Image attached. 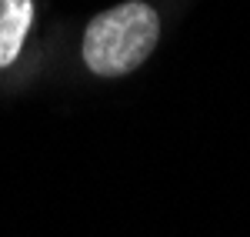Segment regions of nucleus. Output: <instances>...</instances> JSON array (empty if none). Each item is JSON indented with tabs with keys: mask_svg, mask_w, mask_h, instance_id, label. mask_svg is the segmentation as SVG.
Here are the masks:
<instances>
[{
	"mask_svg": "<svg viewBox=\"0 0 250 237\" xmlns=\"http://www.w3.org/2000/svg\"><path fill=\"white\" fill-rule=\"evenodd\" d=\"M160 37V17L147 3H120L90 20L83 34V64L100 77H120L150 57Z\"/></svg>",
	"mask_w": 250,
	"mask_h": 237,
	"instance_id": "nucleus-1",
	"label": "nucleus"
},
{
	"mask_svg": "<svg viewBox=\"0 0 250 237\" xmlns=\"http://www.w3.org/2000/svg\"><path fill=\"white\" fill-rule=\"evenodd\" d=\"M30 23H34L30 0H0V67H10L17 60Z\"/></svg>",
	"mask_w": 250,
	"mask_h": 237,
	"instance_id": "nucleus-2",
	"label": "nucleus"
}]
</instances>
